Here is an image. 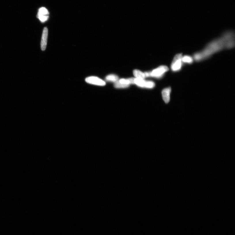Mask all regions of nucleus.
Returning a JSON list of instances; mask_svg holds the SVG:
<instances>
[{"instance_id": "f257e3e1", "label": "nucleus", "mask_w": 235, "mask_h": 235, "mask_svg": "<svg viewBox=\"0 0 235 235\" xmlns=\"http://www.w3.org/2000/svg\"><path fill=\"white\" fill-rule=\"evenodd\" d=\"M235 46L234 33L232 31L224 33L221 37L212 41L202 51L194 54L193 58L197 61L209 58L213 54L225 49L233 48Z\"/></svg>"}, {"instance_id": "f03ea898", "label": "nucleus", "mask_w": 235, "mask_h": 235, "mask_svg": "<svg viewBox=\"0 0 235 235\" xmlns=\"http://www.w3.org/2000/svg\"><path fill=\"white\" fill-rule=\"evenodd\" d=\"M182 54L176 55L174 58L171 66V70L173 72H177L181 70L182 65Z\"/></svg>"}, {"instance_id": "7ed1b4c3", "label": "nucleus", "mask_w": 235, "mask_h": 235, "mask_svg": "<svg viewBox=\"0 0 235 235\" xmlns=\"http://www.w3.org/2000/svg\"><path fill=\"white\" fill-rule=\"evenodd\" d=\"M169 69L166 66H161L150 72L151 77L158 78L161 77Z\"/></svg>"}, {"instance_id": "20e7f679", "label": "nucleus", "mask_w": 235, "mask_h": 235, "mask_svg": "<svg viewBox=\"0 0 235 235\" xmlns=\"http://www.w3.org/2000/svg\"><path fill=\"white\" fill-rule=\"evenodd\" d=\"M134 83L139 87L148 89H151L155 86V83L153 82L136 78L134 79Z\"/></svg>"}, {"instance_id": "39448f33", "label": "nucleus", "mask_w": 235, "mask_h": 235, "mask_svg": "<svg viewBox=\"0 0 235 235\" xmlns=\"http://www.w3.org/2000/svg\"><path fill=\"white\" fill-rule=\"evenodd\" d=\"M48 10L45 7H41L38 10L37 18L41 22L44 23L48 20L49 18Z\"/></svg>"}, {"instance_id": "423d86ee", "label": "nucleus", "mask_w": 235, "mask_h": 235, "mask_svg": "<svg viewBox=\"0 0 235 235\" xmlns=\"http://www.w3.org/2000/svg\"><path fill=\"white\" fill-rule=\"evenodd\" d=\"M85 81L89 84L99 86H104L106 82L100 78L96 77L91 76L86 78Z\"/></svg>"}, {"instance_id": "0eeeda50", "label": "nucleus", "mask_w": 235, "mask_h": 235, "mask_svg": "<svg viewBox=\"0 0 235 235\" xmlns=\"http://www.w3.org/2000/svg\"><path fill=\"white\" fill-rule=\"evenodd\" d=\"M48 35V29L45 27L43 29L41 43V49L42 51H45L46 50L47 46Z\"/></svg>"}, {"instance_id": "6e6552de", "label": "nucleus", "mask_w": 235, "mask_h": 235, "mask_svg": "<svg viewBox=\"0 0 235 235\" xmlns=\"http://www.w3.org/2000/svg\"><path fill=\"white\" fill-rule=\"evenodd\" d=\"M171 92V88L168 87L163 90L162 92L163 99L166 103H168L170 101Z\"/></svg>"}, {"instance_id": "1a4fd4ad", "label": "nucleus", "mask_w": 235, "mask_h": 235, "mask_svg": "<svg viewBox=\"0 0 235 235\" xmlns=\"http://www.w3.org/2000/svg\"><path fill=\"white\" fill-rule=\"evenodd\" d=\"M133 74L136 78L139 79H144L145 78L144 73L138 70L134 71Z\"/></svg>"}, {"instance_id": "9d476101", "label": "nucleus", "mask_w": 235, "mask_h": 235, "mask_svg": "<svg viewBox=\"0 0 235 235\" xmlns=\"http://www.w3.org/2000/svg\"><path fill=\"white\" fill-rule=\"evenodd\" d=\"M119 77L117 75L114 74L108 75L106 77L107 81L113 82H115L118 80Z\"/></svg>"}, {"instance_id": "9b49d317", "label": "nucleus", "mask_w": 235, "mask_h": 235, "mask_svg": "<svg viewBox=\"0 0 235 235\" xmlns=\"http://www.w3.org/2000/svg\"><path fill=\"white\" fill-rule=\"evenodd\" d=\"M182 60L183 63L191 64L193 62V58L189 56L185 55L183 56Z\"/></svg>"}, {"instance_id": "f8f14e48", "label": "nucleus", "mask_w": 235, "mask_h": 235, "mask_svg": "<svg viewBox=\"0 0 235 235\" xmlns=\"http://www.w3.org/2000/svg\"><path fill=\"white\" fill-rule=\"evenodd\" d=\"M114 86L115 88L119 89V88H127L129 87V86L122 84V83H120L118 80L116 82H115Z\"/></svg>"}]
</instances>
